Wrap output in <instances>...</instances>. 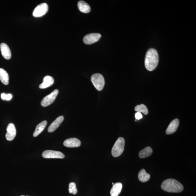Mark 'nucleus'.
Returning <instances> with one entry per match:
<instances>
[{
  "mask_svg": "<svg viewBox=\"0 0 196 196\" xmlns=\"http://www.w3.org/2000/svg\"><path fill=\"white\" fill-rule=\"evenodd\" d=\"M7 131L6 135L7 140L9 141L13 140L17 134V131L15 125L13 123H10L7 127Z\"/></svg>",
  "mask_w": 196,
  "mask_h": 196,
  "instance_id": "1a4fd4ad",
  "label": "nucleus"
},
{
  "mask_svg": "<svg viewBox=\"0 0 196 196\" xmlns=\"http://www.w3.org/2000/svg\"><path fill=\"white\" fill-rule=\"evenodd\" d=\"M112 184L113 185H114V183H112Z\"/></svg>",
  "mask_w": 196,
  "mask_h": 196,
  "instance_id": "393cba45",
  "label": "nucleus"
},
{
  "mask_svg": "<svg viewBox=\"0 0 196 196\" xmlns=\"http://www.w3.org/2000/svg\"><path fill=\"white\" fill-rule=\"evenodd\" d=\"M153 153V150L151 147L148 146L139 151V156L141 158H144L151 156Z\"/></svg>",
  "mask_w": 196,
  "mask_h": 196,
  "instance_id": "aec40b11",
  "label": "nucleus"
},
{
  "mask_svg": "<svg viewBox=\"0 0 196 196\" xmlns=\"http://www.w3.org/2000/svg\"><path fill=\"white\" fill-rule=\"evenodd\" d=\"M58 93H59L58 90L55 89L50 94L45 97L41 102L42 106L46 107L52 104L55 100Z\"/></svg>",
  "mask_w": 196,
  "mask_h": 196,
  "instance_id": "423d86ee",
  "label": "nucleus"
},
{
  "mask_svg": "<svg viewBox=\"0 0 196 196\" xmlns=\"http://www.w3.org/2000/svg\"><path fill=\"white\" fill-rule=\"evenodd\" d=\"M150 177V175L146 172L144 169H141L139 171L138 174V178L139 181L142 182H145L149 181Z\"/></svg>",
  "mask_w": 196,
  "mask_h": 196,
  "instance_id": "a211bd4d",
  "label": "nucleus"
},
{
  "mask_svg": "<svg viewBox=\"0 0 196 196\" xmlns=\"http://www.w3.org/2000/svg\"><path fill=\"white\" fill-rule=\"evenodd\" d=\"M123 185L121 183L118 182L114 184L111 189L110 194L111 196H118L122 190Z\"/></svg>",
  "mask_w": 196,
  "mask_h": 196,
  "instance_id": "2eb2a0df",
  "label": "nucleus"
},
{
  "mask_svg": "<svg viewBox=\"0 0 196 196\" xmlns=\"http://www.w3.org/2000/svg\"><path fill=\"white\" fill-rule=\"evenodd\" d=\"M42 156L45 158H61L65 157V155L59 151L47 150L43 152Z\"/></svg>",
  "mask_w": 196,
  "mask_h": 196,
  "instance_id": "0eeeda50",
  "label": "nucleus"
},
{
  "mask_svg": "<svg viewBox=\"0 0 196 196\" xmlns=\"http://www.w3.org/2000/svg\"><path fill=\"white\" fill-rule=\"evenodd\" d=\"M125 141L123 137H120L116 141L112 150V154L114 157H119L124 149Z\"/></svg>",
  "mask_w": 196,
  "mask_h": 196,
  "instance_id": "7ed1b4c3",
  "label": "nucleus"
},
{
  "mask_svg": "<svg viewBox=\"0 0 196 196\" xmlns=\"http://www.w3.org/2000/svg\"><path fill=\"white\" fill-rule=\"evenodd\" d=\"M69 192L70 194L75 195L77 193V190L75 183L70 182L69 185Z\"/></svg>",
  "mask_w": 196,
  "mask_h": 196,
  "instance_id": "4be33fe9",
  "label": "nucleus"
},
{
  "mask_svg": "<svg viewBox=\"0 0 196 196\" xmlns=\"http://www.w3.org/2000/svg\"><path fill=\"white\" fill-rule=\"evenodd\" d=\"M135 110L137 112L142 113L145 115H147L148 113L147 107L143 104H141L140 105H137L135 107Z\"/></svg>",
  "mask_w": 196,
  "mask_h": 196,
  "instance_id": "412c9836",
  "label": "nucleus"
},
{
  "mask_svg": "<svg viewBox=\"0 0 196 196\" xmlns=\"http://www.w3.org/2000/svg\"><path fill=\"white\" fill-rule=\"evenodd\" d=\"M64 119V117L63 116H61L58 117L55 120L51 123L48 129V131L49 133H52L54 131L61 125Z\"/></svg>",
  "mask_w": 196,
  "mask_h": 196,
  "instance_id": "9b49d317",
  "label": "nucleus"
},
{
  "mask_svg": "<svg viewBox=\"0 0 196 196\" xmlns=\"http://www.w3.org/2000/svg\"><path fill=\"white\" fill-rule=\"evenodd\" d=\"M12 97V95L11 94H6L3 93L1 95V98L3 100H10L11 99Z\"/></svg>",
  "mask_w": 196,
  "mask_h": 196,
  "instance_id": "5701e85b",
  "label": "nucleus"
},
{
  "mask_svg": "<svg viewBox=\"0 0 196 196\" xmlns=\"http://www.w3.org/2000/svg\"><path fill=\"white\" fill-rule=\"evenodd\" d=\"M48 10V5L46 3H42L36 7L33 10V15L35 17L43 16L46 14Z\"/></svg>",
  "mask_w": 196,
  "mask_h": 196,
  "instance_id": "39448f33",
  "label": "nucleus"
},
{
  "mask_svg": "<svg viewBox=\"0 0 196 196\" xmlns=\"http://www.w3.org/2000/svg\"><path fill=\"white\" fill-rule=\"evenodd\" d=\"M161 188L164 191L172 193L181 192L184 189L181 183L177 180L173 179L165 180L162 183Z\"/></svg>",
  "mask_w": 196,
  "mask_h": 196,
  "instance_id": "f03ea898",
  "label": "nucleus"
},
{
  "mask_svg": "<svg viewBox=\"0 0 196 196\" xmlns=\"http://www.w3.org/2000/svg\"><path fill=\"white\" fill-rule=\"evenodd\" d=\"M63 145L67 148H77L81 145V141L76 138H72L66 139Z\"/></svg>",
  "mask_w": 196,
  "mask_h": 196,
  "instance_id": "9d476101",
  "label": "nucleus"
},
{
  "mask_svg": "<svg viewBox=\"0 0 196 196\" xmlns=\"http://www.w3.org/2000/svg\"><path fill=\"white\" fill-rule=\"evenodd\" d=\"M0 49L3 57L7 60L10 59L11 57V53L8 45L5 43H1Z\"/></svg>",
  "mask_w": 196,
  "mask_h": 196,
  "instance_id": "f8f14e48",
  "label": "nucleus"
},
{
  "mask_svg": "<svg viewBox=\"0 0 196 196\" xmlns=\"http://www.w3.org/2000/svg\"><path fill=\"white\" fill-rule=\"evenodd\" d=\"M54 80L53 78L49 76H45L43 79V82L40 85L39 87L40 89H45L52 86L54 84Z\"/></svg>",
  "mask_w": 196,
  "mask_h": 196,
  "instance_id": "4468645a",
  "label": "nucleus"
},
{
  "mask_svg": "<svg viewBox=\"0 0 196 196\" xmlns=\"http://www.w3.org/2000/svg\"><path fill=\"white\" fill-rule=\"evenodd\" d=\"M47 124V121H44L37 125L34 133H33V137H36L39 135L45 129Z\"/></svg>",
  "mask_w": 196,
  "mask_h": 196,
  "instance_id": "f3484780",
  "label": "nucleus"
},
{
  "mask_svg": "<svg viewBox=\"0 0 196 196\" xmlns=\"http://www.w3.org/2000/svg\"><path fill=\"white\" fill-rule=\"evenodd\" d=\"M0 80L5 85H8L9 84V76L8 72L2 68H0Z\"/></svg>",
  "mask_w": 196,
  "mask_h": 196,
  "instance_id": "6ab92c4d",
  "label": "nucleus"
},
{
  "mask_svg": "<svg viewBox=\"0 0 196 196\" xmlns=\"http://www.w3.org/2000/svg\"><path fill=\"white\" fill-rule=\"evenodd\" d=\"M142 115L141 113L139 112H137L135 114V119L137 120H140L142 118Z\"/></svg>",
  "mask_w": 196,
  "mask_h": 196,
  "instance_id": "b1692460",
  "label": "nucleus"
},
{
  "mask_svg": "<svg viewBox=\"0 0 196 196\" xmlns=\"http://www.w3.org/2000/svg\"><path fill=\"white\" fill-rule=\"evenodd\" d=\"M78 7L79 10L83 13H89L91 11L89 5L84 1H79L78 3Z\"/></svg>",
  "mask_w": 196,
  "mask_h": 196,
  "instance_id": "dca6fc26",
  "label": "nucleus"
},
{
  "mask_svg": "<svg viewBox=\"0 0 196 196\" xmlns=\"http://www.w3.org/2000/svg\"><path fill=\"white\" fill-rule=\"evenodd\" d=\"M179 124V120L176 119L173 120L169 125L166 130L167 135H171L174 133L177 130Z\"/></svg>",
  "mask_w": 196,
  "mask_h": 196,
  "instance_id": "ddd939ff",
  "label": "nucleus"
},
{
  "mask_svg": "<svg viewBox=\"0 0 196 196\" xmlns=\"http://www.w3.org/2000/svg\"><path fill=\"white\" fill-rule=\"evenodd\" d=\"M159 62V56L157 51L153 48L150 49L146 53L145 64L148 70L151 71L157 66Z\"/></svg>",
  "mask_w": 196,
  "mask_h": 196,
  "instance_id": "f257e3e1",
  "label": "nucleus"
},
{
  "mask_svg": "<svg viewBox=\"0 0 196 196\" xmlns=\"http://www.w3.org/2000/svg\"><path fill=\"white\" fill-rule=\"evenodd\" d=\"M101 37V35L100 33H90L84 36L83 41L86 45H91L98 41Z\"/></svg>",
  "mask_w": 196,
  "mask_h": 196,
  "instance_id": "6e6552de",
  "label": "nucleus"
},
{
  "mask_svg": "<svg viewBox=\"0 0 196 196\" xmlns=\"http://www.w3.org/2000/svg\"><path fill=\"white\" fill-rule=\"evenodd\" d=\"M24 196V195H21V196Z\"/></svg>",
  "mask_w": 196,
  "mask_h": 196,
  "instance_id": "a878e982",
  "label": "nucleus"
},
{
  "mask_svg": "<svg viewBox=\"0 0 196 196\" xmlns=\"http://www.w3.org/2000/svg\"><path fill=\"white\" fill-rule=\"evenodd\" d=\"M91 80L93 86L98 91H101L103 89L105 85V80L101 74H93L91 77Z\"/></svg>",
  "mask_w": 196,
  "mask_h": 196,
  "instance_id": "20e7f679",
  "label": "nucleus"
}]
</instances>
